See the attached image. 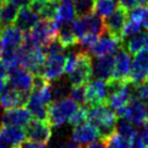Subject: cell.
I'll list each match as a JSON object with an SVG mask.
<instances>
[{
    "mask_svg": "<svg viewBox=\"0 0 148 148\" xmlns=\"http://www.w3.org/2000/svg\"><path fill=\"white\" fill-rule=\"evenodd\" d=\"M118 120L116 113L106 103L88 107V122L98 129L100 138H107L116 132Z\"/></svg>",
    "mask_w": 148,
    "mask_h": 148,
    "instance_id": "1",
    "label": "cell"
},
{
    "mask_svg": "<svg viewBox=\"0 0 148 148\" xmlns=\"http://www.w3.org/2000/svg\"><path fill=\"white\" fill-rule=\"evenodd\" d=\"M58 31L59 26L53 20L40 18L29 31L24 32V44L28 46H38L44 48L57 38Z\"/></svg>",
    "mask_w": 148,
    "mask_h": 148,
    "instance_id": "2",
    "label": "cell"
},
{
    "mask_svg": "<svg viewBox=\"0 0 148 148\" xmlns=\"http://www.w3.org/2000/svg\"><path fill=\"white\" fill-rule=\"evenodd\" d=\"M20 65L29 71L33 75H40L46 61V52L42 47L28 46L23 44L16 49Z\"/></svg>",
    "mask_w": 148,
    "mask_h": 148,
    "instance_id": "3",
    "label": "cell"
},
{
    "mask_svg": "<svg viewBox=\"0 0 148 148\" xmlns=\"http://www.w3.org/2000/svg\"><path fill=\"white\" fill-rule=\"evenodd\" d=\"M77 107L79 103H76L71 98L52 101L47 108V121L52 127H60L69 120Z\"/></svg>",
    "mask_w": 148,
    "mask_h": 148,
    "instance_id": "4",
    "label": "cell"
},
{
    "mask_svg": "<svg viewBox=\"0 0 148 148\" xmlns=\"http://www.w3.org/2000/svg\"><path fill=\"white\" fill-rule=\"evenodd\" d=\"M92 56L87 51L79 50L77 63L73 71L69 74V82L71 86H82L92 79Z\"/></svg>",
    "mask_w": 148,
    "mask_h": 148,
    "instance_id": "5",
    "label": "cell"
},
{
    "mask_svg": "<svg viewBox=\"0 0 148 148\" xmlns=\"http://www.w3.org/2000/svg\"><path fill=\"white\" fill-rule=\"evenodd\" d=\"M72 28L79 39L87 33L101 36L106 32L103 18L92 12L84 16H77V18L74 20Z\"/></svg>",
    "mask_w": 148,
    "mask_h": 148,
    "instance_id": "6",
    "label": "cell"
},
{
    "mask_svg": "<svg viewBox=\"0 0 148 148\" xmlns=\"http://www.w3.org/2000/svg\"><path fill=\"white\" fill-rule=\"evenodd\" d=\"M119 119H124L133 125H142L148 118V108L146 103L133 98L126 106L116 111Z\"/></svg>",
    "mask_w": 148,
    "mask_h": 148,
    "instance_id": "7",
    "label": "cell"
},
{
    "mask_svg": "<svg viewBox=\"0 0 148 148\" xmlns=\"http://www.w3.org/2000/svg\"><path fill=\"white\" fill-rule=\"evenodd\" d=\"M25 134L28 140H32L34 143L45 146L51 138L52 126L47 120L34 119V120H31V122L26 125Z\"/></svg>",
    "mask_w": 148,
    "mask_h": 148,
    "instance_id": "8",
    "label": "cell"
},
{
    "mask_svg": "<svg viewBox=\"0 0 148 148\" xmlns=\"http://www.w3.org/2000/svg\"><path fill=\"white\" fill-rule=\"evenodd\" d=\"M127 20H129V11L118 5L116 9L110 15L103 18L106 32L118 39L124 40L122 37V31H123Z\"/></svg>",
    "mask_w": 148,
    "mask_h": 148,
    "instance_id": "9",
    "label": "cell"
},
{
    "mask_svg": "<svg viewBox=\"0 0 148 148\" xmlns=\"http://www.w3.org/2000/svg\"><path fill=\"white\" fill-rule=\"evenodd\" d=\"M108 96L107 81L95 79L89 81L85 86V105L88 107L106 103Z\"/></svg>",
    "mask_w": 148,
    "mask_h": 148,
    "instance_id": "10",
    "label": "cell"
},
{
    "mask_svg": "<svg viewBox=\"0 0 148 148\" xmlns=\"http://www.w3.org/2000/svg\"><path fill=\"white\" fill-rule=\"evenodd\" d=\"M130 68L127 79L133 85L146 83L148 77V51L142 50L136 56Z\"/></svg>",
    "mask_w": 148,
    "mask_h": 148,
    "instance_id": "11",
    "label": "cell"
},
{
    "mask_svg": "<svg viewBox=\"0 0 148 148\" xmlns=\"http://www.w3.org/2000/svg\"><path fill=\"white\" fill-rule=\"evenodd\" d=\"M124 40L118 39L111 35H103L98 39V42L89 49L88 53L95 58H100L105 56L116 55L121 47H123Z\"/></svg>",
    "mask_w": 148,
    "mask_h": 148,
    "instance_id": "12",
    "label": "cell"
},
{
    "mask_svg": "<svg viewBox=\"0 0 148 148\" xmlns=\"http://www.w3.org/2000/svg\"><path fill=\"white\" fill-rule=\"evenodd\" d=\"M64 63L65 57L63 53L47 55L40 75L49 82L61 79V76L64 73Z\"/></svg>",
    "mask_w": 148,
    "mask_h": 148,
    "instance_id": "13",
    "label": "cell"
},
{
    "mask_svg": "<svg viewBox=\"0 0 148 148\" xmlns=\"http://www.w3.org/2000/svg\"><path fill=\"white\" fill-rule=\"evenodd\" d=\"M133 89H134V85L130 81H127L119 89L108 94L106 105L113 111H116L118 109L122 108V107L126 106L134 98Z\"/></svg>",
    "mask_w": 148,
    "mask_h": 148,
    "instance_id": "14",
    "label": "cell"
},
{
    "mask_svg": "<svg viewBox=\"0 0 148 148\" xmlns=\"http://www.w3.org/2000/svg\"><path fill=\"white\" fill-rule=\"evenodd\" d=\"M8 82L12 87L31 92L33 89L34 75L24 68H14L9 70Z\"/></svg>",
    "mask_w": 148,
    "mask_h": 148,
    "instance_id": "15",
    "label": "cell"
},
{
    "mask_svg": "<svg viewBox=\"0 0 148 148\" xmlns=\"http://www.w3.org/2000/svg\"><path fill=\"white\" fill-rule=\"evenodd\" d=\"M32 114L26 107H16L8 109L3 112L1 116V123L5 125H12L25 129L26 125L31 122Z\"/></svg>",
    "mask_w": 148,
    "mask_h": 148,
    "instance_id": "16",
    "label": "cell"
},
{
    "mask_svg": "<svg viewBox=\"0 0 148 148\" xmlns=\"http://www.w3.org/2000/svg\"><path fill=\"white\" fill-rule=\"evenodd\" d=\"M29 97V92L20 90L14 87H10L5 89L0 96V107L5 110L24 107Z\"/></svg>",
    "mask_w": 148,
    "mask_h": 148,
    "instance_id": "17",
    "label": "cell"
},
{
    "mask_svg": "<svg viewBox=\"0 0 148 148\" xmlns=\"http://www.w3.org/2000/svg\"><path fill=\"white\" fill-rule=\"evenodd\" d=\"M132 64L131 55L125 50L124 47H121L114 55V63L111 79H118V81H126L130 72V68Z\"/></svg>",
    "mask_w": 148,
    "mask_h": 148,
    "instance_id": "18",
    "label": "cell"
},
{
    "mask_svg": "<svg viewBox=\"0 0 148 148\" xmlns=\"http://www.w3.org/2000/svg\"><path fill=\"white\" fill-rule=\"evenodd\" d=\"M0 38L3 49H18L24 44L25 34L18 26H7L0 28Z\"/></svg>",
    "mask_w": 148,
    "mask_h": 148,
    "instance_id": "19",
    "label": "cell"
},
{
    "mask_svg": "<svg viewBox=\"0 0 148 148\" xmlns=\"http://www.w3.org/2000/svg\"><path fill=\"white\" fill-rule=\"evenodd\" d=\"M98 138H100L99 131L90 122H85L83 124L74 126L72 132V140L79 144L81 146L87 145Z\"/></svg>",
    "mask_w": 148,
    "mask_h": 148,
    "instance_id": "20",
    "label": "cell"
},
{
    "mask_svg": "<svg viewBox=\"0 0 148 148\" xmlns=\"http://www.w3.org/2000/svg\"><path fill=\"white\" fill-rule=\"evenodd\" d=\"M26 138L25 130L0 122V139L10 147H18Z\"/></svg>",
    "mask_w": 148,
    "mask_h": 148,
    "instance_id": "21",
    "label": "cell"
},
{
    "mask_svg": "<svg viewBox=\"0 0 148 148\" xmlns=\"http://www.w3.org/2000/svg\"><path fill=\"white\" fill-rule=\"evenodd\" d=\"M114 63V56H105L96 58L92 62V76L96 79H101L108 81L111 79L112 70Z\"/></svg>",
    "mask_w": 148,
    "mask_h": 148,
    "instance_id": "22",
    "label": "cell"
},
{
    "mask_svg": "<svg viewBox=\"0 0 148 148\" xmlns=\"http://www.w3.org/2000/svg\"><path fill=\"white\" fill-rule=\"evenodd\" d=\"M76 16L77 15L73 3L71 1H61L56 10L53 21L60 28L63 25H70L73 23Z\"/></svg>",
    "mask_w": 148,
    "mask_h": 148,
    "instance_id": "23",
    "label": "cell"
},
{
    "mask_svg": "<svg viewBox=\"0 0 148 148\" xmlns=\"http://www.w3.org/2000/svg\"><path fill=\"white\" fill-rule=\"evenodd\" d=\"M39 20H40L39 15L32 8L24 7V8H20L18 10V16H16L14 24L23 32H27Z\"/></svg>",
    "mask_w": 148,
    "mask_h": 148,
    "instance_id": "24",
    "label": "cell"
},
{
    "mask_svg": "<svg viewBox=\"0 0 148 148\" xmlns=\"http://www.w3.org/2000/svg\"><path fill=\"white\" fill-rule=\"evenodd\" d=\"M18 13V8L10 1L0 5V28L7 27L14 24Z\"/></svg>",
    "mask_w": 148,
    "mask_h": 148,
    "instance_id": "25",
    "label": "cell"
},
{
    "mask_svg": "<svg viewBox=\"0 0 148 148\" xmlns=\"http://www.w3.org/2000/svg\"><path fill=\"white\" fill-rule=\"evenodd\" d=\"M148 37V33L142 32L138 33L137 35L131 37V39L123 44V47L125 50L129 52L131 56H136L139 51L144 50L145 48V42Z\"/></svg>",
    "mask_w": 148,
    "mask_h": 148,
    "instance_id": "26",
    "label": "cell"
},
{
    "mask_svg": "<svg viewBox=\"0 0 148 148\" xmlns=\"http://www.w3.org/2000/svg\"><path fill=\"white\" fill-rule=\"evenodd\" d=\"M116 2L114 0H94L92 3V13L105 18L110 15L116 9Z\"/></svg>",
    "mask_w": 148,
    "mask_h": 148,
    "instance_id": "27",
    "label": "cell"
},
{
    "mask_svg": "<svg viewBox=\"0 0 148 148\" xmlns=\"http://www.w3.org/2000/svg\"><path fill=\"white\" fill-rule=\"evenodd\" d=\"M57 39L64 48L79 44V38L75 35L72 26L70 25H63L59 28L57 34Z\"/></svg>",
    "mask_w": 148,
    "mask_h": 148,
    "instance_id": "28",
    "label": "cell"
},
{
    "mask_svg": "<svg viewBox=\"0 0 148 148\" xmlns=\"http://www.w3.org/2000/svg\"><path fill=\"white\" fill-rule=\"evenodd\" d=\"M25 107L27 108L28 111L31 112V114L35 119H38V120H47V108L48 107L42 105V102L38 101L36 98H34L33 96L29 95Z\"/></svg>",
    "mask_w": 148,
    "mask_h": 148,
    "instance_id": "29",
    "label": "cell"
},
{
    "mask_svg": "<svg viewBox=\"0 0 148 148\" xmlns=\"http://www.w3.org/2000/svg\"><path fill=\"white\" fill-rule=\"evenodd\" d=\"M70 90L71 89L69 87V84L60 79L53 81V83H51V94H52L53 101L62 100L66 98L69 96Z\"/></svg>",
    "mask_w": 148,
    "mask_h": 148,
    "instance_id": "30",
    "label": "cell"
},
{
    "mask_svg": "<svg viewBox=\"0 0 148 148\" xmlns=\"http://www.w3.org/2000/svg\"><path fill=\"white\" fill-rule=\"evenodd\" d=\"M87 121H88V107L81 105L72 113V116L69 118L68 122L72 126H77V125L83 124V123L87 122Z\"/></svg>",
    "mask_w": 148,
    "mask_h": 148,
    "instance_id": "31",
    "label": "cell"
},
{
    "mask_svg": "<svg viewBox=\"0 0 148 148\" xmlns=\"http://www.w3.org/2000/svg\"><path fill=\"white\" fill-rule=\"evenodd\" d=\"M116 132L120 136H122L123 138L127 139L129 142H131V139L137 134L134 129V125L130 123L129 121L124 120V119H121L120 122L116 123Z\"/></svg>",
    "mask_w": 148,
    "mask_h": 148,
    "instance_id": "32",
    "label": "cell"
},
{
    "mask_svg": "<svg viewBox=\"0 0 148 148\" xmlns=\"http://www.w3.org/2000/svg\"><path fill=\"white\" fill-rule=\"evenodd\" d=\"M142 27L143 26H142L140 21L129 18L124 28H123V31H122V37H123V39H125V38H131V37L137 35L138 33H140Z\"/></svg>",
    "mask_w": 148,
    "mask_h": 148,
    "instance_id": "33",
    "label": "cell"
},
{
    "mask_svg": "<svg viewBox=\"0 0 148 148\" xmlns=\"http://www.w3.org/2000/svg\"><path fill=\"white\" fill-rule=\"evenodd\" d=\"M107 148H130V142L114 132L113 134L103 139Z\"/></svg>",
    "mask_w": 148,
    "mask_h": 148,
    "instance_id": "34",
    "label": "cell"
},
{
    "mask_svg": "<svg viewBox=\"0 0 148 148\" xmlns=\"http://www.w3.org/2000/svg\"><path fill=\"white\" fill-rule=\"evenodd\" d=\"M1 60L3 61V63L7 65V68L9 70L18 68V55H16V49H3L1 53Z\"/></svg>",
    "mask_w": 148,
    "mask_h": 148,
    "instance_id": "35",
    "label": "cell"
},
{
    "mask_svg": "<svg viewBox=\"0 0 148 148\" xmlns=\"http://www.w3.org/2000/svg\"><path fill=\"white\" fill-rule=\"evenodd\" d=\"M94 0H74V8L77 16H84L92 12Z\"/></svg>",
    "mask_w": 148,
    "mask_h": 148,
    "instance_id": "36",
    "label": "cell"
},
{
    "mask_svg": "<svg viewBox=\"0 0 148 148\" xmlns=\"http://www.w3.org/2000/svg\"><path fill=\"white\" fill-rule=\"evenodd\" d=\"M99 38H100V36H98V35H96V34L87 33V34H85L83 37L79 38V46L82 47V50L87 51L88 52L89 49L98 42Z\"/></svg>",
    "mask_w": 148,
    "mask_h": 148,
    "instance_id": "37",
    "label": "cell"
},
{
    "mask_svg": "<svg viewBox=\"0 0 148 148\" xmlns=\"http://www.w3.org/2000/svg\"><path fill=\"white\" fill-rule=\"evenodd\" d=\"M85 86H72L70 90V98L79 105H85Z\"/></svg>",
    "mask_w": 148,
    "mask_h": 148,
    "instance_id": "38",
    "label": "cell"
},
{
    "mask_svg": "<svg viewBox=\"0 0 148 148\" xmlns=\"http://www.w3.org/2000/svg\"><path fill=\"white\" fill-rule=\"evenodd\" d=\"M133 96L135 99H138L140 101L146 102L148 100V84L147 82L139 85H134Z\"/></svg>",
    "mask_w": 148,
    "mask_h": 148,
    "instance_id": "39",
    "label": "cell"
},
{
    "mask_svg": "<svg viewBox=\"0 0 148 148\" xmlns=\"http://www.w3.org/2000/svg\"><path fill=\"white\" fill-rule=\"evenodd\" d=\"M77 59H79V52L72 51L69 55L65 57V63H64V73L70 74L73 69L75 68V65L77 63Z\"/></svg>",
    "mask_w": 148,
    "mask_h": 148,
    "instance_id": "40",
    "label": "cell"
},
{
    "mask_svg": "<svg viewBox=\"0 0 148 148\" xmlns=\"http://www.w3.org/2000/svg\"><path fill=\"white\" fill-rule=\"evenodd\" d=\"M64 47L60 44V42L56 38L50 44H48L46 47H44V51L46 55H56V53H62L64 51Z\"/></svg>",
    "mask_w": 148,
    "mask_h": 148,
    "instance_id": "41",
    "label": "cell"
},
{
    "mask_svg": "<svg viewBox=\"0 0 148 148\" xmlns=\"http://www.w3.org/2000/svg\"><path fill=\"white\" fill-rule=\"evenodd\" d=\"M138 135L140 136L142 140H143L145 148H148V118L142 124V131L138 133Z\"/></svg>",
    "mask_w": 148,
    "mask_h": 148,
    "instance_id": "42",
    "label": "cell"
},
{
    "mask_svg": "<svg viewBox=\"0 0 148 148\" xmlns=\"http://www.w3.org/2000/svg\"><path fill=\"white\" fill-rule=\"evenodd\" d=\"M139 21L142 23V26L148 31V7H142Z\"/></svg>",
    "mask_w": 148,
    "mask_h": 148,
    "instance_id": "43",
    "label": "cell"
},
{
    "mask_svg": "<svg viewBox=\"0 0 148 148\" xmlns=\"http://www.w3.org/2000/svg\"><path fill=\"white\" fill-rule=\"evenodd\" d=\"M83 148H107V147H106L105 140L102 138H100V139H96V140H94L92 143L87 144L86 147H83Z\"/></svg>",
    "mask_w": 148,
    "mask_h": 148,
    "instance_id": "44",
    "label": "cell"
},
{
    "mask_svg": "<svg viewBox=\"0 0 148 148\" xmlns=\"http://www.w3.org/2000/svg\"><path fill=\"white\" fill-rule=\"evenodd\" d=\"M18 148H44V145H40V144L34 143L32 140H24L23 143L21 144Z\"/></svg>",
    "mask_w": 148,
    "mask_h": 148,
    "instance_id": "45",
    "label": "cell"
},
{
    "mask_svg": "<svg viewBox=\"0 0 148 148\" xmlns=\"http://www.w3.org/2000/svg\"><path fill=\"white\" fill-rule=\"evenodd\" d=\"M18 8H24V7H29L32 5L33 0H8Z\"/></svg>",
    "mask_w": 148,
    "mask_h": 148,
    "instance_id": "46",
    "label": "cell"
},
{
    "mask_svg": "<svg viewBox=\"0 0 148 148\" xmlns=\"http://www.w3.org/2000/svg\"><path fill=\"white\" fill-rule=\"evenodd\" d=\"M9 75V69L3 63V61L0 59V79H8Z\"/></svg>",
    "mask_w": 148,
    "mask_h": 148,
    "instance_id": "47",
    "label": "cell"
},
{
    "mask_svg": "<svg viewBox=\"0 0 148 148\" xmlns=\"http://www.w3.org/2000/svg\"><path fill=\"white\" fill-rule=\"evenodd\" d=\"M59 148H82V146L79 144L75 143L74 140H71V142H66L65 144L61 145Z\"/></svg>",
    "mask_w": 148,
    "mask_h": 148,
    "instance_id": "48",
    "label": "cell"
},
{
    "mask_svg": "<svg viewBox=\"0 0 148 148\" xmlns=\"http://www.w3.org/2000/svg\"><path fill=\"white\" fill-rule=\"evenodd\" d=\"M8 84H9L8 79H0V96L5 90V87H7Z\"/></svg>",
    "mask_w": 148,
    "mask_h": 148,
    "instance_id": "49",
    "label": "cell"
},
{
    "mask_svg": "<svg viewBox=\"0 0 148 148\" xmlns=\"http://www.w3.org/2000/svg\"><path fill=\"white\" fill-rule=\"evenodd\" d=\"M2 50H3V45H2V42H1V38H0V57H1Z\"/></svg>",
    "mask_w": 148,
    "mask_h": 148,
    "instance_id": "50",
    "label": "cell"
},
{
    "mask_svg": "<svg viewBox=\"0 0 148 148\" xmlns=\"http://www.w3.org/2000/svg\"><path fill=\"white\" fill-rule=\"evenodd\" d=\"M0 148H8V147H7V145H5V144L1 140V139H0Z\"/></svg>",
    "mask_w": 148,
    "mask_h": 148,
    "instance_id": "51",
    "label": "cell"
},
{
    "mask_svg": "<svg viewBox=\"0 0 148 148\" xmlns=\"http://www.w3.org/2000/svg\"><path fill=\"white\" fill-rule=\"evenodd\" d=\"M5 1H7V0H0V5H2V3L5 2Z\"/></svg>",
    "mask_w": 148,
    "mask_h": 148,
    "instance_id": "52",
    "label": "cell"
},
{
    "mask_svg": "<svg viewBox=\"0 0 148 148\" xmlns=\"http://www.w3.org/2000/svg\"><path fill=\"white\" fill-rule=\"evenodd\" d=\"M60 1H71V2H72V1H74V0H60Z\"/></svg>",
    "mask_w": 148,
    "mask_h": 148,
    "instance_id": "53",
    "label": "cell"
},
{
    "mask_svg": "<svg viewBox=\"0 0 148 148\" xmlns=\"http://www.w3.org/2000/svg\"><path fill=\"white\" fill-rule=\"evenodd\" d=\"M9 148H18V147H9Z\"/></svg>",
    "mask_w": 148,
    "mask_h": 148,
    "instance_id": "54",
    "label": "cell"
},
{
    "mask_svg": "<svg viewBox=\"0 0 148 148\" xmlns=\"http://www.w3.org/2000/svg\"><path fill=\"white\" fill-rule=\"evenodd\" d=\"M146 82H147V84H148V77H147V81H146Z\"/></svg>",
    "mask_w": 148,
    "mask_h": 148,
    "instance_id": "55",
    "label": "cell"
},
{
    "mask_svg": "<svg viewBox=\"0 0 148 148\" xmlns=\"http://www.w3.org/2000/svg\"><path fill=\"white\" fill-rule=\"evenodd\" d=\"M82 148H83V146H82Z\"/></svg>",
    "mask_w": 148,
    "mask_h": 148,
    "instance_id": "56",
    "label": "cell"
}]
</instances>
